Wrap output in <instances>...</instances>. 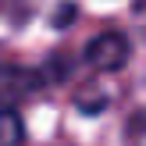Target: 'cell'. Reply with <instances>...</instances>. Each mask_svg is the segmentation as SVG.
<instances>
[{
    "mask_svg": "<svg viewBox=\"0 0 146 146\" xmlns=\"http://www.w3.org/2000/svg\"><path fill=\"white\" fill-rule=\"evenodd\" d=\"M128 54H132V46L121 32H100L86 46V64L100 75H111V71H121L128 64Z\"/></svg>",
    "mask_w": 146,
    "mask_h": 146,
    "instance_id": "cell-1",
    "label": "cell"
},
{
    "mask_svg": "<svg viewBox=\"0 0 146 146\" xmlns=\"http://www.w3.org/2000/svg\"><path fill=\"white\" fill-rule=\"evenodd\" d=\"M43 86V71L21 64H0V107H18Z\"/></svg>",
    "mask_w": 146,
    "mask_h": 146,
    "instance_id": "cell-2",
    "label": "cell"
},
{
    "mask_svg": "<svg viewBox=\"0 0 146 146\" xmlns=\"http://www.w3.org/2000/svg\"><path fill=\"white\" fill-rule=\"evenodd\" d=\"M25 143V125H21L14 107H0V146H21Z\"/></svg>",
    "mask_w": 146,
    "mask_h": 146,
    "instance_id": "cell-3",
    "label": "cell"
}]
</instances>
